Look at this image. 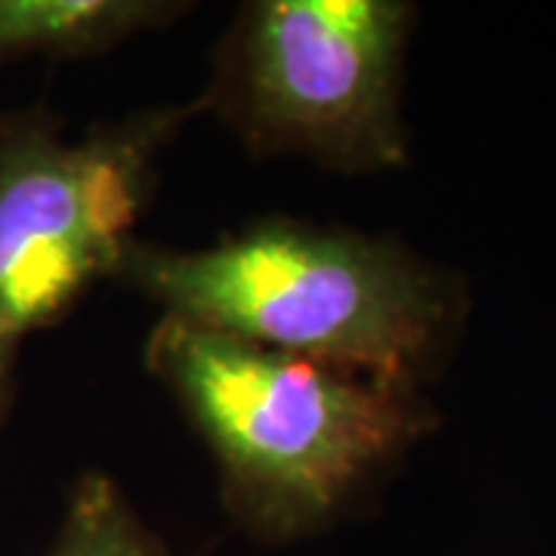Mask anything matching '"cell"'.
I'll return each instance as SVG.
<instances>
[{
    "label": "cell",
    "mask_w": 556,
    "mask_h": 556,
    "mask_svg": "<svg viewBox=\"0 0 556 556\" xmlns=\"http://www.w3.org/2000/svg\"><path fill=\"white\" fill-rule=\"evenodd\" d=\"M199 112V100L146 109L80 137L43 109L0 112V427L25 340L115 278L164 149Z\"/></svg>",
    "instance_id": "obj_3"
},
{
    "label": "cell",
    "mask_w": 556,
    "mask_h": 556,
    "mask_svg": "<svg viewBox=\"0 0 556 556\" xmlns=\"http://www.w3.org/2000/svg\"><path fill=\"white\" fill-rule=\"evenodd\" d=\"M182 10L167 0H0V62L100 56Z\"/></svg>",
    "instance_id": "obj_5"
},
{
    "label": "cell",
    "mask_w": 556,
    "mask_h": 556,
    "mask_svg": "<svg viewBox=\"0 0 556 556\" xmlns=\"http://www.w3.org/2000/svg\"><path fill=\"white\" fill-rule=\"evenodd\" d=\"M408 22L396 0H251L223 38L199 109L257 155L343 174L399 167Z\"/></svg>",
    "instance_id": "obj_4"
},
{
    "label": "cell",
    "mask_w": 556,
    "mask_h": 556,
    "mask_svg": "<svg viewBox=\"0 0 556 556\" xmlns=\"http://www.w3.org/2000/svg\"><path fill=\"white\" fill-rule=\"evenodd\" d=\"M115 281L223 334L415 390L448 303L399 244L269 217L207 248L134 241Z\"/></svg>",
    "instance_id": "obj_2"
},
{
    "label": "cell",
    "mask_w": 556,
    "mask_h": 556,
    "mask_svg": "<svg viewBox=\"0 0 556 556\" xmlns=\"http://www.w3.org/2000/svg\"><path fill=\"white\" fill-rule=\"evenodd\" d=\"M47 556H167L109 473H84L72 489Z\"/></svg>",
    "instance_id": "obj_6"
},
{
    "label": "cell",
    "mask_w": 556,
    "mask_h": 556,
    "mask_svg": "<svg viewBox=\"0 0 556 556\" xmlns=\"http://www.w3.org/2000/svg\"><path fill=\"white\" fill-rule=\"evenodd\" d=\"M146 368L214 452L226 510L273 544L328 529L427 427L415 390L177 316L149 331Z\"/></svg>",
    "instance_id": "obj_1"
}]
</instances>
